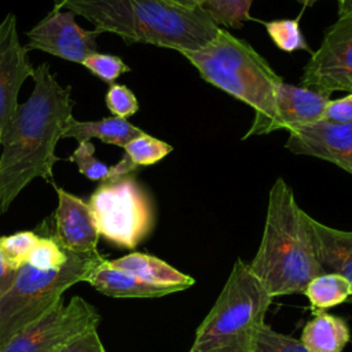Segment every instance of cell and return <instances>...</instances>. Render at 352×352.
Wrapping results in <instances>:
<instances>
[{
    "mask_svg": "<svg viewBox=\"0 0 352 352\" xmlns=\"http://www.w3.org/2000/svg\"><path fill=\"white\" fill-rule=\"evenodd\" d=\"M30 77L34 87L29 99L18 104L1 133L0 214L33 179L54 182L55 147L73 117L72 87H62L48 63L33 69Z\"/></svg>",
    "mask_w": 352,
    "mask_h": 352,
    "instance_id": "6da1fadb",
    "label": "cell"
},
{
    "mask_svg": "<svg viewBox=\"0 0 352 352\" xmlns=\"http://www.w3.org/2000/svg\"><path fill=\"white\" fill-rule=\"evenodd\" d=\"M89 21L99 33L118 34L125 43L153 44L180 54L205 47L220 26L201 8L166 0H54Z\"/></svg>",
    "mask_w": 352,
    "mask_h": 352,
    "instance_id": "7a4b0ae2",
    "label": "cell"
},
{
    "mask_svg": "<svg viewBox=\"0 0 352 352\" xmlns=\"http://www.w3.org/2000/svg\"><path fill=\"white\" fill-rule=\"evenodd\" d=\"M308 219L293 190L278 177L268 194L260 246L248 264L272 298L304 293L308 282L323 274L314 253Z\"/></svg>",
    "mask_w": 352,
    "mask_h": 352,
    "instance_id": "3957f363",
    "label": "cell"
},
{
    "mask_svg": "<svg viewBox=\"0 0 352 352\" xmlns=\"http://www.w3.org/2000/svg\"><path fill=\"white\" fill-rule=\"evenodd\" d=\"M209 84L254 110L243 139L270 133L275 117V94L283 78L245 40L220 28L201 50L182 54Z\"/></svg>",
    "mask_w": 352,
    "mask_h": 352,
    "instance_id": "277c9868",
    "label": "cell"
},
{
    "mask_svg": "<svg viewBox=\"0 0 352 352\" xmlns=\"http://www.w3.org/2000/svg\"><path fill=\"white\" fill-rule=\"evenodd\" d=\"M271 302L249 265L236 258L188 352H250Z\"/></svg>",
    "mask_w": 352,
    "mask_h": 352,
    "instance_id": "5b68a950",
    "label": "cell"
},
{
    "mask_svg": "<svg viewBox=\"0 0 352 352\" xmlns=\"http://www.w3.org/2000/svg\"><path fill=\"white\" fill-rule=\"evenodd\" d=\"M104 260L99 252H69L66 263L55 270L23 264L11 289L0 297V348L50 311L70 286L85 282L89 272Z\"/></svg>",
    "mask_w": 352,
    "mask_h": 352,
    "instance_id": "8992f818",
    "label": "cell"
},
{
    "mask_svg": "<svg viewBox=\"0 0 352 352\" xmlns=\"http://www.w3.org/2000/svg\"><path fill=\"white\" fill-rule=\"evenodd\" d=\"M88 205L99 235L120 248H136L154 226L151 199L133 173L102 182Z\"/></svg>",
    "mask_w": 352,
    "mask_h": 352,
    "instance_id": "52a82bcc",
    "label": "cell"
},
{
    "mask_svg": "<svg viewBox=\"0 0 352 352\" xmlns=\"http://www.w3.org/2000/svg\"><path fill=\"white\" fill-rule=\"evenodd\" d=\"M99 312L80 296L60 298L50 311L8 340L0 352H58L72 340L98 327Z\"/></svg>",
    "mask_w": 352,
    "mask_h": 352,
    "instance_id": "ba28073f",
    "label": "cell"
},
{
    "mask_svg": "<svg viewBox=\"0 0 352 352\" xmlns=\"http://www.w3.org/2000/svg\"><path fill=\"white\" fill-rule=\"evenodd\" d=\"M301 87L330 96L352 92V14L338 16L302 69Z\"/></svg>",
    "mask_w": 352,
    "mask_h": 352,
    "instance_id": "9c48e42d",
    "label": "cell"
},
{
    "mask_svg": "<svg viewBox=\"0 0 352 352\" xmlns=\"http://www.w3.org/2000/svg\"><path fill=\"white\" fill-rule=\"evenodd\" d=\"M72 10L54 8L36 26L26 32L29 38L26 48L44 51L65 60L81 63L96 52V29L85 30L74 21Z\"/></svg>",
    "mask_w": 352,
    "mask_h": 352,
    "instance_id": "30bf717a",
    "label": "cell"
},
{
    "mask_svg": "<svg viewBox=\"0 0 352 352\" xmlns=\"http://www.w3.org/2000/svg\"><path fill=\"white\" fill-rule=\"evenodd\" d=\"M285 147L300 155L331 162L352 175V121H316L289 132Z\"/></svg>",
    "mask_w": 352,
    "mask_h": 352,
    "instance_id": "8fae6325",
    "label": "cell"
},
{
    "mask_svg": "<svg viewBox=\"0 0 352 352\" xmlns=\"http://www.w3.org/2000/svg\"><path fill=\"white\" fill-rule=\"evenodd\" d=\"M33 73L26 47L19 41L14 14L0 22V138L18 107V94Z\"/></svg>",
    "mask_w": 352,
    "mask_h": 352,
    "instance_id": "7c38bea8",
    "label": "cell"
},
{
    "mask_svg": "<svg viewBox=\"0 0 352 352\" xmlns=\"http://www.w3.org/2000/svg\"><path fill=\"white\" fill-rule=\"evenodd\" d=\"M54 188L58 192L54 239L67 252H98L99 232L89 205L55 184Z\"/></svg>",
    "mask_w": 352,
    "mask_h": 352,
    "instance_id": "4fadbf2b",
    "label": "cell"
},
{
    "mask_svg": "<svg viewBox=\"0 0 352 352\" xmlns=\"http://www.w3.org/2000/svg\"><path fill=\"white\" fill-rule=\"evenodd\" d=\"M329 100L327 95L283 81L275 94V117L270 133L278 129L290 132L320 121Z\"/></svg>",
    "mask_w": 352,
    "mask_h": 352,
    "instance_id": "5bb4252c",
    "label": "cell"
},
{
    "mask_svg": "<svg viewBox=\"0 0 352 352\" xmlns=\"http://www.w3.org/2000/svg\"><path fill=\"white\" fill-rule=\"evenodd\" d=\"M314 253L322 272L338 274L352 285V231L331 228L309 216ZM352 301V297L349 298Z\"/></svg>",
    "mask_w": 352,
    "mask_h": 352,
    "instance_id": "9a60e30c",
    "label": "cell"
},
{
    "mask_svg": "<svg viewBox=\"0 0 352 352\" xmlns=\"http://www.w3.org/2000/svg\"><path fill=\"white\" fill-rule=\"evenodd\" d=\"M98 292L114 298H157L173 293L170 289L147 283L104 260L85 278Z\"/></svg>",
    "mask_w": 352,
    "mask_h": 352,
    "instance_id": "2e32d148",
    "label": "cell"
},
{
    "mask_svg": "<svg viewBox=\"0 0 352 352\" xmlns=\"http://www.w3.org/2000/svg\"><path fill=\"white\" fill-rule=\"evenodd\" d=\"M111 264L147 283L170 289L173 293L188 289L195 283L194 278L190 275L180 272L166 261L146 253L133 252L117 260H111Z\"/></svg>",
    "mask_w": 352,
    "mask_h": 352,
    "instance_id": "e0dca14e",
    "label": "cell"
},
{
    "mask_svg": "<svg viewBox=\"0 0 352 352\" xmlns=\"http://www.w3.org/2000/svg\"><path fill=\"white\" fill-rule=\"evenodd\" d=\"M349 340L351 331L346 322L329 312L312 314L300 338L308 352H342Z\"/></svg>",
    "mask_w": 352,
    "mask_h": 352,
    "instance_id": "ac0fdd59",
    "label": "cell"
},
{
    "mask_svg": "<svg viewBox=\"0 0 352 352\" xmlns=\"http://www.w3.org/2000/svg\"><path fill=\"white\" fill-rule=\"evenodd\" d=\"M143 131L126 118L107 117L99 121H77L70 118L62 138H73L78 143L96 138L104 143L125 147L132 139L142 135Z\"/></svg>",
    "mask_w": 352,
    "mask_h": 352,
    "instance_id": "d6986e66",
    "label": "cell"
},
{
    "mask_svg": "<svg viewBox=\"0 0 352 352\" xmlns=\"http://www.w3.org/2000/svg\"><path fill=\"white\" fill-rule=\"evenodd\" d=\"M304 294L309 301L312 314H319L349 300L352 285L342 275L324 272L308 282Z\"/></svg>",
    "mask_w": 352,
    "mask_h": 352,
    "instance_id": "ffe728a7",
    "label": "cell"
},
{
    "mask_svg": "<svg viewBox=\"0 0 352 352\" xmlns=\"http://www.w3.org/2000/svg\"><path fill=\"white\" fill-rule=\"evenodd\" d=\"M253 0H201V8L219 26L241 29L246 21H250V7Z\"/></svg>",
    "mask_w": 352,
    "mask_h": 352,
    "instance_id": "44dd1931",
    "label": "cell"
},
{
    "mask_svg": "<svg viewBox=\"0 0 352 352\" xmlns=\"http://www.w3.org/2000/svg\"><path fill=\"white\" fill-rule=\"evenodd\" d=\"M264 26L270 38L279 50L285 52L307 51L312 54L301 32L300 16L296 19H275L264 22Z\"/></svg>",
    "mask_w": 352,
    "mask_h": 352,
    "instance_id": "7402d4cb",
    "label": "cell"
},
{
    "mask_svg": "<svg viewBox=\"0 0 352 352\" xmlns=\"http://www.w3.org/2000/svg\"><path fill=\"white\" fill-rule=\"evenodd\" d=\"M124 150L125 155L132 161V164L139 168L160 162L173 150V147L143 132L138 138L132 139L128 144H125Z\"/></svg>",
    "mask_w": 352,
    "mask_h": 352,
    "instance_id": "603a6c76",
    "label": "cell"
},
{
    "mask_svg": "<svg viewBox=\"0 0 352 352\" xmlns=\"http://www.w3.org/2000/svg\"><path fill=\"white\" fill-rule=\"evenodd\" d=\"M38 238L40 236L32 231H21L12 235L0 236V249L10 267L18 271L26 264Z\"/></svg>",
    "mask_w": 352,
    "mask_h": 352,
    "instance_id": "cb8c5ba5",
    "label": "cell"
},
{
    "mask_svg": "<svg viewBox=\"0 0 352 352\" xmlns=\"http://www.w3.org/2000/svg\"><path fill=\"white\" fill-rule=\"evenodd\" d=\"M250 352H308L300 340L278 333L270 324L258 329Z\"/></svg>",
    "mask_w": 352,
    "mask_h": 352,
    "instance_id": "d4e9b609",
    "label": "cell"
},
{
    "mask_svg": "<svg viewBox=\"0 0 352 352\" xmlns=\"http://www.w3.org/2000/svg\"><path fill=\"white\" fill-rule=\"evenodd\" d=\"M69 257V252L62 249L54 238L40 236L34 245L28 263L40 270H55L62 267Z\"/></svg>",
    "mask_w": 352,
    "mask_h": 352,
    "instance_id": "484cf974",
    "label": "cell"
},
{
    "mask_svg": "<svg viewBox=\"0 0 352 352\" xmlns=\"http://www.w3.org/2000/svg\"><path fill=\"white\" fill-rule=\"evenodd\" d=\"M82 65L102 81L109 85L114 84V81L124 73L129 72V66L124 63V60L116 55L94 52L85 58Z\"/></svg>",
    "mask_w": 352,
    "mask_h": 352,
    "instance_id": "4316f807",
    "label": "cell"
},
{
    "mask_svg": "<svg viewBox=\"0 0 352 352\" xmlns=\"http://www.w3.org/2000/svg\"><path fill=\"white\" fill-rule=\"evenodd\" d=\"M95 146L89 142H80L77 148L70 155L69 161L74 162L85 177L94 182H104L109 175V166L95 158Z\"/></svg>",
    "mask_w": 352,
    "mask_h": 352,
    "instance_id": "83f0119b",
    "label": "cell"
},
{
    "mask_svg": "<svg viewBox=\"0 0 352 352\" xmlns=\"http://www.w3.org/2000/svg\"><path fill=\"white\" fill-rule=\"evenodd\" d=\"M107 109L120 118H128L139 110V102L135 94L125 85L111 84L106 92Z\"/></svg>",
    "mask_w": 352,
    "mask_h": 352,
    "instance_id": "f1b7e54d",
    "label": "cell"
},
{
    "mask_svg": "<svg viewBox=\"0 0 352 352\" xmlns=\"http://www.w3.org/2000/svg\"><path fill=\"white\" fill-rule=\"evenodd\" d=\"M58 352H106V349L100 341L98 327H94L72 340Z\"/></svg>",
    "mask_w": 352,
    "mask_h": 352,
    "instance_id": "f546056e",
    "label": "cell"
},
{
    "mask_svg": "<svg viewBox=\"0 0 352 352\" xmlns=\"http://www.w3.org/2000/svg\"><path fill=\"white\" fill-rule=\"evenodd\" d=\"M330 122H351L352 121V92L346 94L345 96L329 100L324 111L323 118Z\"/></svg>",
    "mask_w": 352,
    "mask_h": 352,
    "instance_id": "4dcf8cb0",
    "label": "cell"
},
{
    "mask_svg": "<svg viewBox=\"0 0 352 352\" xmlns=\"http://www.w3.org/2000/svg\"><path fill=\"white\" fill-rule=\"evenodd\" d=\"M16 276V270L10 267L0 249V297H3L12 286Z\"/></svg>",
    "mask_w": 352,
    "mask_h": 352,
    "instance_id": "1f68e13d",
    "label": "cell"
},
{
    "mask_svg": "<svg viewBox=\"0 0 352 352\" xmlns=\"http://www.w3.org/2000/svg\"><path fill=\"white\" fill-rule=\"evenodd\" d=\"M352 14V0H342L338 3V16Z\"/></svg>",
    "mask_w": 352,
    "mask_h": 352,
    "instance_id": "d6a6232c",
    "label": "cell"
},
{
    "mask_svg": "<svg viewBox=\"0 0 352 352\" xmlns=\"http://www.w3.org/2000/svg\"><path fill=\"white\" fill-rule=\"evenodd\" d=\"M166 1H170L182 7H187V8H195L201 6V0H166Z\"/></svg>",
    "mask_w": 352,
    "mask_h": 352,
    "instance_id": "836d02e7",
    "label": "cell"
},
{
    "mask_svg": "<svg viewBox=\"0 0 352 352\" xmlns=\"http://www.w3.org/2000/svg\"><path fill=\"white\" fill-rule=\"evenodd\" d=\"M297 1H298V3H301L302 6H307V7H308V6L315 4V3H316V1H319V0H297ZM337 1L340 3V1H342V0H337Z\"/></svg>",
    "mask_w": 352,
    "mask_h": 352,
    "instance_id": "e575fe53",
    "label": "cell"
},
{
    "mask_svg": "<svg viewBox=\"0 0 352 352\" xmlns=\"http://www.w3.org/2000/svg\"><path fill=\"white\" fill-rule=\"evenodd\" d=\"M0 144H1V139H0Z\"/></svg>",
    "mask_w": 352,
    "mask_h": 352,
    "instance_id": "d590c367",
    "label": "cell"
},
{
    "mask_svg": "<svg viewBox=\"0 0 352 352\" xmlns=\"http://www.w3.org/2000/svg\"><path fill=\"white\" fill-rule=\"evenodd\" d=\"M0 139H1V138H0Z\"/></svg>",
    "mask_w": 352,
    "mask_h": 352,
    "instance_id": "8d00e7d4",
    "label": "cell"
}]
</instances>
